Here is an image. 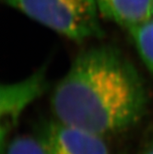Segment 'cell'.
Instances as JSON below:
<instances>
[{"mask_svg":"<svg viewBox=\"0 0 153 154\" xmlns=\"http://www.w3.org/2000/svg\"><path fill=\"white\" fill-rule=\"evenodd\" d=\"M151 20H153V0H152V13H151Z\"/></svg>","mask_w":153,"mask_h":154,"instance_id":"cell-9","label":"cell"},{"mask_svg":"<svg viewBox=\"0 0 153 154\" xmlns=\"http://www.w3.org/2000/svg\"><path fill=\"white\" fill-rule=\"evenodd\" d=\"M46 154H110L103 137L54 119L37 136Z\"/></svg>","mask_w":153,"mask_h":154,"instance_id":"cell-4","label":"cell"},{"mask_svg":"<svg viewBox=\"0 0 153 154\" xmlns=\"http://www.w3.org/2000/svg\"><path fill=\"white\" fill-rule=\"evenodd\" d=\"M143 63L153 75V20H148L128 31Z\"/></svg>","mask_w":153,"mask_h":154,"instance_id":"cell-6","label":"cell"},{"mask_svg":"<svg viewBox=\"0 0 153 154\" xmlns=\"http://www.w3.org/2000/svg\"><path fill=\"white\" fill-rule=\"evenodd\" d=\"M1 154H46L38 137L20 136L8 142Z\"/></svg>","mask_w":153,"mask_h":154,"instance_id":"cell-7","label":"cell"},{"mask_svg":"<svg viewBox=\"0 0 153 154\" xmlns=\"http://www.w3.org/2000/svg\"><path fill=\"white\" fill-rule=\"evenodd\" d=\"M99 13L105 19L127 29L151 20L152 0H94Z\"/></svg>","mask_w":153,"mask_h":154,"instance_id":"cell-5","label":"cell"},{"mask_svg":"<svg viewBox=\"0 0 153 154\" xmlns=\"http://www.w3.org/2000/svg\"><path fill=\"white\" fill-rule=\"evenodd\" d=\"M47 66L44 65L20 81L2 84L0 89V141L1 151L23 112L48 87Z\"/></svg>","mask_w":153,"mask_h":154,"instance_id":"cell-3","label":"cell"},{"mask_svg":"<svg viewBox=\"0 0 153 154\" xmlns=\"http://www.w3.org/2000/svg\"><path fill=\"white\" fill-rule=\"evenodd\" d=\"M145 154H153V148H151L149 150H148Z\"/></svg>","mask_w":153,"mask_h":154,"instance_id":"cell-8","label":"cell"},{"mask_svg":"<svg viewBox=\"0 0 153 154\" xmlns=\"http://www.w3.org/2000/svg\"><path fill=\"white\" fill-rule=\"evenodd\" d=\"M148 99L134 65L116 47L101 45L77 54L54 88L51 106L58 121L105 137L139 122Z\"/></svg>","mask_w":153,"mask_h":154,"instance_id":"cell-1","label":"cell"},{"mask_svg":"<svg viewBox=\"0 0 153 154\" xmlns=\"http://www.w3.org/2000/svg\"><path fill=\"white\" fill-rule=\"evenodd\" d=\"M28 18L76 43L104 35L94 0H1Z\"/></svg>","mask_w":153,"mask_h":154,"instance_id":"cell-2","label":"cell"}]
</instances>
